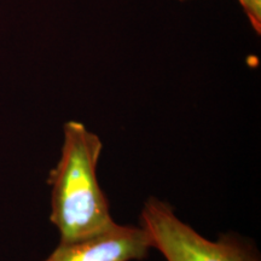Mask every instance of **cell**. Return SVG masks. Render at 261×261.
I'll list each match as a JSON object with an SVG mask.
<instances>
[{
    "instance_id": "cell-1",
    "label": "cell",
    "mask_w": 261,
    "mask_h": 261,
    "mask_svg": "<svg viewBox=\"0 0 261 261\" xmlns=\"http://www.w3.org/2000/svg\"><path fill=\"white\" fill-rule=\"evenodd\" d=\"M63 133L61 159L48 177L50 219L61 241H77L102 233L116 223L97 179L103 149L99 137L77 121L65 123Z\"/></svg>"
},
{
    "instance_id": "cell-4",
    "label": "cell",
    "mask_w": 261,
    "mask_h": 261,
    "mask_svg": "<svg viewBox=\"0 0 261 261\" xmlns=\"http://www.w3.org/2000/svg\"><path fill=\"white\" fill-rule=\"evenodd\" d=\"M250 24L257 34L261 33V0H238Z\"/></svg>"
},
{
    "instance_id": "cell-5",
    "label": "cell",
    "mask_w": 261,
    "mask_h": 261,
    "mask_svg": "<svg viewBox=\"0 0 261 261\" xmlns=\"http://www.w3.org/2000/svg\"><path fill=\"white\" fill-rule=\"evenodd\" d=\"M179 2H187V0H179Z\"/></svg>"
},
{
    "instance_id": "cell-2",
    "label": "cell",
    "mask_w": 261,
    "mask_h": 261,
    "mask_svg": "<svg viewBox=\"0 0 261 261\" xmlns=\"http://www.w3.org/2000/svg\"><path fill=\"white\" fill-rule=\"evenodd\" d=\"M140 220L151 248L160 250L167 261H259L247 247L230 238L219 242L205 240L155 197L144 204Z\"/></svg>"
},
{
    "instance_id": "cell-3",
    "label": "cell",
    "mask_w": 261,
    "mask_h": 261,
    "mask_svg": "<svg viewBox=\"0 0 261 261\" xmlns=\"http://www.w3.org/2000/svg\"><path fill=\"white\" fill-rule=\"evenodd\" d=\"M151 248L146 231L115 224L112 228L77 241H61L44 261H132Z\"/></svg>"
}]
</instances>
